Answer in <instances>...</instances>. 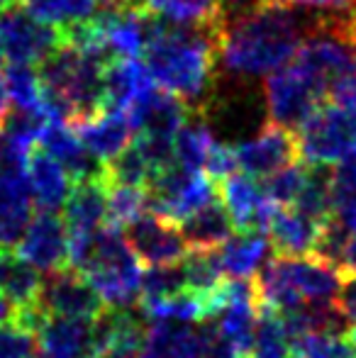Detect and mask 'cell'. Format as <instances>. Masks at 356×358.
<instances>
[{"label":"cell","mask_w":356,"mask_h":358,"mask_svg":"<svg viewBox=\"0 0 356 358\" xmlns=\"http://www.w3.org/2000/svg\"><path fill=\"white\" fill-rule=\"evenodd\" d=\"M310 29L285 0H262L227 20L218 57L232 76H271L293 62Z\"/></svg>","instance_id":"cell-1"},{"label":"cell","mask_w":356,"mask_h":358,"mask_svg":"<svg viewBox=\"0 0 356 358\" xmlns=\"http://www.w3.org/2000/svg\"><path fill=\"white\" fill-rule=\"evenodd\" d=\"M218 47V32L173 27L152 17L144 64L159 88L176 95L195 113H203L205 100L213 93Z\"/></svg>","instance_id":"cell-2"},{"label":"cell","mask_w":356,"mask_h":358,"mask_svg":"<svg viewBox=\"0 0 356 358\" xmlns=\"http://www.w3.org/2000/svg\"><path fill=\"white\" fill-rule=\"evenodd\" d=\"M78 273L93 285L105 307H132L142 297V266L120 229L105 224L90 241Z\"/></svg>","instance_id":"cell-3"},{"label":"cell","mask_w":356,"mask_h":358,"mask_svg":"<svg viewBox=\"0 0 356 358\" xmlns=\"http://www.w3.org/2000/svg\"><path fill=\"white\" fill-rule=\"evenodd\" d=\"M298 156L308 166H332L356 156V113L337 105L318 108L295 132Z\"/></svg>","instance_id":"cell-4"},{"label":"cell","mask_w":356,"mask_h":358,"mask_svg":"<svg viewBox=\"0 0 356 358\" xmlns=\"http://www.w3.org/2000/svg\"><path fill=\"white\" fill-rule=\"evenodd\" d=\"M264 93L271 122L293 134L308 122L315 110L327 103V88L310 78L293 62L269 76Z\"/></svg>","instance_id":"cell-5"},{"label":"cell","mask_w":356,"mask_h":358,"mask_svg":"<svg viewBox=\"0 0 356 358\" xmlns=\"http://www.w3.org/2000/svg\"><path fill=\"white\" fill-rule=\"evenodd\" d=\"M0 42L3 57L10 64H42L52 52L64 44V32L57 27L37 22L20 5H10L0 17Z\"/></svg>","instance_id":"cell-6"},{"label":"cell","mask_w":356,"mask_h":358,"mask_svg":"<svg viewBox=\"0 0 356 358\" xmlns=\"http://www.w3.org/2000/svg\"><path fill=\"white\" fill-rule=\"evenodd\" d=\"M37 300L49 317L95 322L105 312V302L93 290V285L73 268H62L44 275Z\"/></svg>","instance_id":"cell-7"},{"label":"cell","mask_w":356,"mask_h":358,"mask_svg":"<svg viewBox=\"0 0 356 358\" xmlns=\"http://www.w3.org/2000/svg\"><path fill=\"white\" fill-rule=\"evenodd\" d=\"M234 154H237V166L242 173L264 180L285 166L300 161L295 134L273 122L264 124L254 139L234 146Z\"/></svg>","instance_id":"cell-8"},{"label":"cell","mask_w":356,"mask_h":358,"mask_svg":"<svg viewBox=\"0 0 356 358\" xmlns=\"http://www.w3.org/2000/svg\"><path fill=\"white\" fill-rule=\"evenodd\" d=\"M15 254L42 273L69 268V236L66 224L57 213H39L24 229Z\"/></svg>","instance_id":"cell-9"},{"label":"cell","mask_w":356,"mask_h":358,"mask_svg":"<svg viewBox=\"0 0 356 358\" xmlns=\"http://www.w3.org/2000/svg\"><path fill=\"white\" fill-rule=\"evenodd\" d=\"M124 239L132 246L134 256L149 268L152 266H176L190 251L185 239L180 236L178 224L154 213H147L134 224H129Z\"/></svg>","instance_id":"cell-10"},{"label":"cell","mask_w":356,"mask_h":358,"mask_svg":"<svg viewBox=\"0 0 356 358\" xmlns=\"http://www.w3.org/2000/svg\"><path fill=\"white\" fill-rule=\"evenodd\" d=\"M218 198L225 210L232 217L234 229L239 231H269L271 217L276 213V205L264 193V185L247 173H232L218 183Z\"/></svg>","instance_id":"cell-11"},{"label":"cell","mask_w":356,"mask_h":358,"mask_svg":"<svg viewBox=\"0 0 356 358\" xmlns=\"http://www.w3.org/2000/svg\"><path fill=\"white\" fill-rule=\"evenodd\" d=\"M142 312L132 307H105V312L93 322L95 354L98 358H139L147 324Z\"/></svg>","instance_id":"cell-12"},{"label":"cell","mask_w":356,"mask_h":358,"mask_svg":"<svg viewBox=\"0 0 356 358\" xmlns=\"http://www.w3.org/2000/svg\"><path fill=\"white\" fill-rule=\"evenodd\" d=\"M132 3L149 17L185 29L222 34L229 20L225 0H132Z\"/></svg>","instance_id":"cell-13"},{"label":"cell","mask_w":356,"mask_h":358,"mask_svg":"<svg viewBox=\"0 0 356 358\" xmlns=\"http://www.w3.org/2000/svg\"><path fill=\"white\" fill-rule=\"evenodd\" d=\"M32 222V193L24 171L0 166V249H15Z\"/></svg>","instance_id":"cell-14"},{"label":"cell","mask_w":356,"mask_h":358,"mask_svg":"<svg viewBox=\"0 0 356 358\" xmlns=\"http://www.w3.org/2000/svg\"><path fill=\"white\" fill-rule=\"evenodd\" d=\"M39 144H42V149L47 154H52L66 169V173L71 176L73 183L103 178L105 176V164L90 154L81 139H78V134L69 124L47 120V124L42 129V137H39Z\"/></svg>","instance_id":"cell-15"},{"label":"cell","mask_w":356,"mask_h":358,"mask_svg":"<svg viewBox=\"0 0 356 358\" xmlns=\"http://www.w3.org/2000/svg\"><path fill=\"white\" fill-rule=\"evenodd\" d=\"M24 178H27L29 193H32V200L39 208V213H57L66 203L73 185L66 169L39 146L27 156Z\"/></svg>","instance_id":"cell-16"},{"label":"cell","mask_w":356,"mask_h":358,"mask_svg":"<svg viewBox=\"0 0 356 358\" xmlns=\"http://www.w3.org/2000/svg\"><path fill=\"white\" fill-rule=\"evenodd\" d=\"M73 132L78 134V139L83 146L95 156L98 161L108 164L115 156H120L134 137V127L129 122V117L118 110H103L100 115H95L93 120L73 124Z\"/></svg>","instance_id":"cell-17"},{"label":"cell","mask_w":356,"mask_h":358,"mask_svg":"<svg viewBox=\"0 0 356 358\" xmlns=\"http://www.w3.org/2000/svg\"><path fill=\"white\" fill-rule=\"evenodd\" d=\"M157 88L147 64L139 59H113L105 71V110L127 115L144 95Z\"/></svg>","instance_id":"cell-18"},{"label":"cell","mask_w":356,"mask_h":358,"mask_svg":"<svg viewBox=\"0 0 356 358\" xmlns=\"http://www.w3.org/2000/svg\"><path fill=\"white\" fill-rule=\"evenodd\" d=\"M39 349L54 358H98L93 322L49 317L37 334Z\"/></svg>","instance_id":"cell-19"},{"label":"cell","mask_w":356,"mask_h":358,"mask_svg":"<svg viewBox=\"0 0 356 358\" xmlns=\"http://www.w3.org/2000/svg\"><path fill=\"white\" fill-rule=\"evenodd\" d=\"M322 224L295 208H276L269 224V241L276 256L313 254Z\"/></svg>","instance_id":"cell-20"},{"label":"cell","mask_w":356,"mask_h":358,"mask_svg":"<svg viewBox=\"0 0 356 358\" xmlns=\"http://www.w3.org/2000/svg\"><path fill=\"white\" fill-rule=\"evenodd\" d=\"M178 229L190 251H218L234 234L232 217L220 203V198L180 222Z\"/></svg>","instance_id":"cell-21"},{"label":"cell","mask_w":356,"mask_h":358,"mask_svg":"<svg viewBox=\"0 0 356 358\" xmlns=\"http://www.w3.org/2000/svg\"><path fill=\"white\" fill-rule=\"evenodd\" d=\"M139 358H203L200 331L183 322H154L147 329Z\"/></svg>","instance_id":"cell-22"},{"label":"cell","mask_w":356,"mask_h":358,"mask_svg":"<svg viewBox=\"0 0 356 358\" xmlns=\"http://www.w3.org/2000/svg\"><path fill=\"white\" fill-rule=\"evenodd\" d=\"M269 246L271 241L264 231H239L229 236L215 254L227 278H249L269 261Z\"/></svg>","instance_id":"cell-23"},{"label":"cell","mask_w":356,"mask_h":358,"mask_svg":"<svg viewBox=\"0 0 356 358\" xmlns=\"http://www.w3.org/2000/svg\"><path fill=\"white\" fill-rule=\"evenodd\" d=\"M42 275L34 266L22 261L15 249H0V295H5L15 307L37 302Z\"/></svg>","instance_id":"cell-24"},{"label":"cell","mask_w":356,"mask_h":358,"mask_svg":"<svg viewBox=\"0 0 356 358\" xmlns=\"http://www.w3.org/2000/svg\"><path fill=\"white\" fill-rule=\"evenodd\" d=\"M215 137L210 124L205 122L203 113L190 110L188 120L180 124V129L173 137V156L176 164H180L188 171H205L210 151L215 149Z\"/></svg>","instance_id":"cell-25"},{"label":"cell","mask_w":356,"mask_h":358,"mask_svg":"<svg viewBox=\"0 0 356 358\" xmlns=\"http://www.w3.org/2000/svg\"><path fill=\"white\" fill-rule=\"evenodd\" d=\"M247 358H298L295 344L290 341L280 315L273 307L262 305V302H259L254 344H252V349H249Z\"/></svg>","instance_id":"cell-26"},{"label":"cell","mask_w":356,"mask_h":358,"mask_svg":"<svg viewBox=\"0 0 356 358\" xmlns=\"http://www.w3.org/2000/svg\"><path fill=\"white\" fill-rule=\"evenodd\" d=\"M293 208L313 217L320 224L332 220V169L329 166H308V180Z\"/></svg>","instance_id":"cell-27"},{"label":"cell","mask_w":356,"mask_h":358,"mask_svg":"<svg viewBox=\"0 0 356 358\" xmlns=\"http://www.w3.org/2000/svg\"><path fill=\"white\" fill-rule=\"evenodd\" d=\"M3 76L5 83H8L10 103L15 105V110L44 117V93L39 73L32 66H24V64H8Z\"/></svg>","instance_id":"cell-28"},{"label":"cell","mask_w":356,"mask_h":358,"mask_svg":"<svg viewBox=\"0 0 356 358\" xmlns=\"http://www.w3.org/2000/svg\"><path fill=\"white\" fill-rule=\"evenodd\" d=\"M149 210V193L147 188H134V185H108V217L105 224L115 229H127L129 224L144 217Z\"/></svg>","instance_id":"cell-29"},{"label":"cell","mask_w":356,"mask_h":358,"mask_svg":"<svg viewBox=\"0 0 356 358\" xmlns=\"http://www.w3.org/2000/svg\"><path fill=\"white\" fill-rule=\"evenodd\" d=\"M180 266H183L188 290L198 292L203 297H210L225 283L222 268H220L215 251H188V256L180 261Z\"/></svg>","instance_id":"cell-30"},{"label":"cell","mask_w":356,"mask_h":358,"mask_svg":"<svg viewBox=\"0 0 356 358\" xmlns=\"http://www.w3.org/2000/svg\"><path fill=\"white\" fill-rule=\"evenodd\" d=\"M332 210L347 227L356 222V156L332 169Z\"/></svg>","instance_id":"cell-31"},{"label":"cell","mask_w":356,"mask_h":358,"mask_svg":"<svg viewBox=\"0 0 356 358\" xmlns=\"http://www.w3.org/2000/svg\"><path fill=\"white\" fill-rule=\"evenodd\" d=\"M305 180H308V164L295 161V164L285 166L278 173L269 176L264 180V193L269 195V200L276 208H293Z\"/></svg>","instance_id":"cell-32"},{"label":"cell","mask_w":356,"mask_h":358,"mask_svg":"<svg viewBox=\"0 0 356 358\" xmlns=\"http://www.w3.org/2000/svg\"><path fill=\"white\" fill-rule=\"evenodd\" d=\"M285 3L293 8L313 10L315 17L332 22L352 42V29L356 24V0H285Z\"/></svg>","instance_id":"cell-33"},{"label":"cell","mask_w":356,"mask_h":358,"mask_svg":"<svg viewBox=\"0 0 356 358\" xmlns=\"http://www.w3.org/2000/svg\"><path fill=\"white\" fill-rule=\"evenodd\" d=\"M188 290L183 266H152L142 275V297L139 300H164Z\"/></svg>","instance_id":"cell-34"},{"label":"cell","mask_w":356,"mask_h":358,"mask_svg":"<svg viewBox=\"0 0 356 358\" xmlns=\"http://www.w3.org/2000/svg\"><path fill=\"white\" fill-rule=\"evenodd\" d=\"M298 358H356L354 346L347 336L308 334L295 344Z\"/></svg>","instance_id":"cell-35"},{"label":"cell","mask_w":356,"mask_h":358,"mask_svg":"<svg viewBox=\"0 0 356 358\" xmlns=\"http://www.w3.org/2000/svg\"><path fill=\"white\" fill-rule=\"evenodd\" d=\"M37 351V336L17 324H0V358H29Z\"/></svg>","instance_id":"cell-36"},{"label":"cell","mask_w":356,"mask_h":358,"mask_svg":"<svg viewBox=\"0 0 356 358\" xmlns=\"http://www.w3.org/2000/svg\"><path fill=\"white\" fill-rule=\"evenodd\" d=\"M327 100L332 105H337V108L356 113V57H354V62L332 80V85H329V90H327Z\"/></svg>","instance_id":"cell-37"},{"label":"cell","mask_w":356,"mask_h":358,"mask_svg":"<svg viewBox=\"0 0 356 358\" xmlns=\"http://www.w3.org/2000/svg\"><path fill=\"white\" fill-rule=\"evenodd\" d=\"M239 166H237V154H234V146H227V144H215V149L210 151L208 156V164H205V173L220 183L225 180L227 176L237 173Z\"/></svg>","instance_id":"cell-38"},{"label":"cell","mask_w":356,"mask_h":358,"mask_svg":"<svg viewBox=\"0 0 356 358\" xmlns=\"http://www.w3.org/2000/svg\"><path fill=\"white\" fill-rule=\"evenodd\" d=\"M339 305H342V310L347 312V317L352 320V324H356V275L344 283L342 292H339Z\"/></svg>","instance_id":"cell-39"},{"label":"cell","mask_w":356,"mask_h":358,"mask_svg":"<svg viewBox=\"0 0 356 358\" xmlns=\"http://www.w3.org/2000/svg\"><path fill=\"white\" fill-rule=\"evenodd\" d=\"M10 93H8V83H5V76L0 73V127L5 124V120L10 117Z\"/></svg>","instance_id":"cell-40"},{"label":"cell","mask_w":356,"mask_h":358,"mask_svg":"<svg viewBox=\"0 0 356 358\" xmlns=\"http://www.w3.org/2000/svg\"><path fill=\"white\" fill-rule=\"evenodd\" d=\"M227 3V13L229 17H234V15L239 13H247V10H252L254 5H259L262 0H225Z\"/></svg>","instance_id":"cell-41"},{"label":"cell","mask_w":356,"mask_h":358,"mask_svg":"<svg viewBox=\"0 0 356 358\" xmlns=\"http://www.w3.org/2000/svg\"><path fill=\"white\" fill-rule=\"evenodd\" d=\"M15 317V305L5 295H0V324H8Z\"/></svg>","instance_id":"cell-42"},{"label":"cell","mask_w":356,"mask_h":358,"mask_svg":"<svg viewBox=\"0 0 356 358\" xmlns=\"http://www.w3.org/2000/svg\"><path fill=\"white\" fill-rule=\"evenodd\" d=\"M5 154H8V149H5V137H3V129H0V166L5 164Z\"/></svg>","instance_id":"cell-43"},{"label":"cell","mask_w":356,"mask_h":358,"mask_svg":"<svg viewBox=\"0 0 356 358\" xmlns=\"http://www.w3.org/2000/svg\"><path fill=\"white\" fill-rule=\"evenodd\" d=\"M347 339H349V344H352V346H354V351H356V324L352 327V329H349Z\"/></svg>","instance_id":"cell-44"},{"label":"cell","mask_w":356,"mask_h":358,"mask_svg":"<svg viewBox=\"0 0 356 358\" xmlns=\"http://www.w3.org/2000/svg\"><path fill=\"white\" fill-rule=\"evenodd\" d=\"M352 42L356 44V24H354V29H352Z\"/></svg>","instance_id":"cell-45"},{"label":"cell","mask_w":356,"mask_h":358,"mask_svg":"<svg viewBox=\"0 0 356 358\" xmlns=\"http://www.w3.org/2000/svg\"><path fill=\"white\" fill-rule=\"evenodd\" d=\"M5 8H10V5H5V3H3V0H0V13H3V10H5Z\"/></svg>","instance_id":"cell-46"},{"label":"cell","mask_w":356,"mask_h":358,"mask_svg":"<svg viewBox=\"0 0 356 358\" xmlns=\"http://www.w3.org/2000/svg\"><path fill=\"white\" fill-rule=\"evenodd\" d=\"M3 3H5V5H15L17 0H3Z\"/></svg>","instance_id":"cell-47"},{"label":"cell","mask_w":356,"mask_h":358,"mask_svg":"<svg viewBox=\"0 0 356 358\" xmlns=\"http://www.w3.org/2000/svg\"><path fill=\"white\" fill-rule=\"evenodd\" d=\"M0 59H3V42H0Z\"/></svg>","instance_id":"cell-48"}]
</instances>
